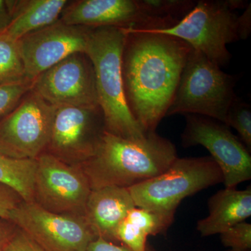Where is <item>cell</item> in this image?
Instances as JSON below:
<instances>
[{
	"mask_svg": "<svg viewBox=\"0 0 251 251\" xmlns=\"http://www.w3.org/2000/svg\"><path fill=\"white\" fill-rule=\"evenodd\" d=\"M122 55L126 100L146 133L166 116L192 48L171 35L127 29Z\"/></svg>",
	"mask_w": 251,
	"mask_h": 251,
	"instance_id": "1",
	"label": "cell"
},
{
	"mask_svg": "<svg viewBox=\"0 0 251 251\" xmlns=\"http://www.w3.org/2000/svg\"><path fill=\"white\" fill-rule=\"evenodd\" d=\"M177 157L174 144L156 131L132 139L105 130L93 155L80 166L92 190L128 188L161 174Z\"/></svg>",
	"mask_w": 251,
	"mask_h": 251,
	"instance_id": "2",
	"label": "cell"
},
{
	"mask_svg": "<svg viewBox=\"0 0 251 251\" xmlns=\"http://www.w3.org/2000/svg\"><path fill=\"white\" fill-rule=\"evenodd\" d=\"M251 6L243 0H200L176 25L147 31L178 38L219 67H226L232 57L227 45L250 35Z\"/></svg>",
	"mask_w": 251,
	"mask_h": 251,
	"instance_id": "3",
	"label": "cell"
},
{
	"mask_svg": "<svg viewBox=\"0 0 251 251\" xmlns=\"http://www.w3.org/2000/svg\"><path fill=\"white\" fill-rule=\"evenodd\" d=\"M126 39V28H92L85 54L93 66L105 130L123 138L139 139L148 133L135 120L126 100L122 77Z\"/></svg>",
	"mask_w": 251,
	"mask_h": 251,
	"instance_id": "4",
	"label": "cell"
},
{
	"mask_svg": "<svg viewBox=\"0 0 251 251\" xmlns=\"http://www.w3.org/2000/svg\"><path fill=\"white\" fill-rule=\"evenodd\" d=\"M237 76L202 53L191 49L166 116L181 114L214 119L225 125L227 111L237 96Z\"/></svg>",
	"mask_w": 251,
	"mask_h": 251,
	"instance_id": "5",
	"label": "cell"
},
{
	"mask_svg": "<svg viewBox=\"0 0 251 251\" xmlns=\"http://www.w3.org/2000/svg\"><path fill=\"white\" fill-rule=\"evenodd\" d=\"M224 181L221 168L210 156L177 157L161 174L128 190L135 206L176 211L185 198Z\"/></svg>",
	"mask_w": 251,
	"mask_h": 251,
	"instance_id": "6",
	"label": "cell"
},
{
	"mask_svg": "<svg viewBox=\"0 0 251 251\" xmlns=\"http://www.w3.org/2000/svg\"><path fill=\"white\" fill-rule=\"evenodd\" d=\"M55 111L31 89L0 119V152L14 159H36L49 145Z\"/></svg>",
	"mask_w": 251,
	"mask_h": 251,
	"instance_id": "7",
	"label": "cell"
},
{
	"mask_svg": "<svg viewBox=\"0 0 251 251\" xmlns=\"http://www.w3.org/2000/svg\"><path fill=\"white\" fill-rule=\"evenodd\" d=\"M36 161L34 202L55 214L84 216L92 188L81 167L67 164L48 152Z\"/></svg>",
	"mask_w": 251,
	"mask_h": 251,
	"instance_id": "8",
	"label": "cell"
},
{
	"mask_svg": "<svg viewBox=\"0 0 251 251\" xmlns=\"http://www.w3.org/2000/svg\"><path fill=\"white\" fill-rule=\"evenodd\" d=\"M185 117L186 126L181 137L183 147L205 148L222 171L225 187L237 188L251 179V151L228 126L209 117Z\"/></svg>",
	"mask_w": 251,
	"mask_h": 251,
	"instance_id": "9",
	"label": "cell"
},
{
	"mask_svg": "<svg viewBox=\"0 0 251 251\" xmlns=\"http://www.w3.org/2000/svg\"><path fill=\"white\" fill-rule=\"evenodd\" d=\"M9 221L46 251H87L96 239L84 216L55 214L23 201Z\"/></svg>",
	"mask_w": 251,
	"mask_h": 251,
	"instance_id": "10",
	"label": "cell"
},
{
	"mask_svg": "<svg viewBox=\"0 0 251 251\" xmlns=\"http://www.w3.org/2000/svg\"><path fill=\"white\" fill-rule=\"evenodd\" d=\"M105 130L99 105L56 108L45 152L67 164L80 166L93 155Z\"/></svg>",
	"mask_w": 251,
	"mask_h": 251,
	"instance_id": "11",
	"label": "cell"
},
{
	"mask_svg": "<svg viewBox=\"0 0 251 251\" xmlns=\"http://www.w3.org/2000/svg\"><path fill=\"white\" fill-rule=\"evenodd\" d=\"M32 90L56 108L99 105L93 66L83 52L42 73L33 82Z\"/></svg>",
	"mask_w": 251,
	"mask_h": 251,
	"instance_id": "12",
	"label": "cell"
},
{
	"mask_svg": "<svg viewBox=\"0 0 251 251\" xmlns=\"http://www.w3.org/2000/svg\"><path fill=\"white\" fill-rule=\"evenodd\" d=\"M92 28L69 25L60 19L17 41L26 77H36L69 56L85 53Z\"/></svg>",
	"mask_w": 251,
	"mask_h": 251,
	"instance_id": "13",
	"label": "cell"
},
{
	"mask_svg": "<svg viewBox=\"0 0 251 251\" xmlns=\"http://www.w3.org/2000/svg\"><path fill=\"white\" fill-rule=\"evenodd\" d=\"M61 16V21L69 25L156 29L139 0H81L68 3Z\"/></svg>",
	"mask_w": 251,
	"mask_h": 251,
	"instance_id": "14",
	"label": "cell"
},
{
	"mask_svg": "<svg viewBox=\"0 0 251 251\" xmlns=\"http://www.w3.org/2000/svg\"><path fill=\"white\" fill-rule=\"evenodd\" d=\"M135 206L128 188L105 186L92 190L84 218L96 238L119 244L117 229Z\"/></svg>",
	"mask_w": 251,
	"mask_h": 251,
	"instance_id": "15",
	"label": "cell"
},
{
	"mask_svg": "<svg viewBox=\"0 0 251 251\" xmlns=\"http://www.w3.org/2000/svg\"><path fill=\"white\" fill-rule=\"evenodd\" d=\"M209 214L197 222L196 228L202 237L221 234L251 216V187L244 190L225 188L208 200Z\"/></svg>",
	"mask_w": 251,
	"mask_h": 251,
	"instance_id": "16",
	"label": "cell"
},
{
	"mask_svg": "<svg viewBox=\"0 0 251 251\" xmlns=\"http://www.w3.org/2000/svg\"><path fill=\"white\" fill-rule=\"evenodd\" d=\"M11 13V22L4 31L10 39L17 41L31 32L58 21L67 0H6Z\"/></svg>",
	"mask_w": 251,
	"mask_h": 251,
	"instance_id": "17",
	"label": "cell"
},
{
	"mask_svg": "<svg viewBox=\"0 0 251 251\" xmlns=\"http://www.w3.org/2000/svg\"><path fill=\"white\" fill-rule=\"evenodd\" d=\"M175 212L135 206L117 229L119 244L132 251H147L149 236L166 233L174 222Z\"/></svg>",
	"mask_w": 251,
	"mask_h": 251,
	"instance_id": "18",
	"label": "cell"
},
{
	"mask_svg": "<svg viewBox=\"0 0 251 251\" xmlns=\"http://www.w3.org/2000/svg\"><path fill=\"white\" fill-rule=\"evenodd\" d=\"M35 160H18L0 152V184L14 189L25 202L34 201Z\"/></svg>",
	"mask_w": 251,
	"mask_h": 251,
	"instance_id": "19",
	"label": "cell"
},
{
	"mask_svg": "<svg viewBox=\"0 0 251 251\" xmlns=\"http://www.w3.org/2000/svg\"><path fill=\"white\" fill-rule=\"evenodd\" d=\"M139 2L154 23V30L169 29L176 25L196 4L192 0H139Z\"/></svg>",
	"mask_w": 251,
	"mask_h": 251,
	"instance_id": "20",
	"label": "cell"
},
{
	"mask_svg": "<svg viewBox=\"0 0 251 251\" xmlns=\"http://www.w3.org/2000/svg\"><path fill=\"white\" fill-rule=\"evenodd\" d=\"M27 80L17 41L0 33V84ZM31 81V80H30Z\"/></svg>",
	"mask_w": 251,
	"mask_h": 251,
	"instance_id": "21",
	"label": "cell"
},
{
	"mask_svg": "<svg viewBox=\"0 0 251 251\" xmlns=\"http://www.w3.org/2000/svg\"><path fill=\"white\" fill-rule=\"evenodd\" d=\"M225 125L235 129L244 145L251 151V107L242 99H234L227 111Z\"/></svg>",
	"mask_w": 251,
	"mask_h": 251,
	"instance_id": "22",
	"label": "cell"
},
{
	"mask_svg": "<svg viewBox=\"0 0 251 251\" xmlns=\"http://www.w3.org/2000/svg\"><path fill=\"white\" fill-rule=\"evenodd\" d=\"M34 81L0 84V119L7 115L32 89Z\"/></svg>",
	"mask_w": 251,
	"mask_h": 251,
	"instance_id": "23",
	"label": "cell"
},
{
	"mask_svg": "<svg viewBox=\"0 0 251 251\" xmlns=\"http://www.w3.org/2000/svg\"><path fill=\"white\" fill-rule=\"evenodd\" d=\"M225 247L234 251L251 250V224L239 223L220 234Z\"/></svg>",
	"mask_w": 251,
	"mask_h": 251,
	"instance_id": "24",
	"label": "cell"
},
{
	"mask_svg": "<svg viewBox=\"0 0 251 251\" xmlns=\"http://www.w3.org/2000/svg\"><path fill=\"white\" fill-rule=\"evenodd\" d=\"M22 201V198L14 189L0 184V218L9 221L11 211Z\"/></svg>",
	"mask_w": 251,
	"mask_h": 251,
	"instance_id": "25",
	"label": "cell"
},
{
	"mask_svg": "<svg viewBox=\"0 0 251 251\" xmlns=\"http://www.w3.org/2000/svg\"><path fill=\"white\" fill-rule=\"evenodd\" d=\"M4 251H46L27 234L18 228Z\"/></svg>",
	"mask_w": 251,
	"mask_h": 251,
	"instance_id": "26",
	"label": "cell"
},
{
	"mask_svg": "<svg viewBox=\"0 0 251 251\" xmlns=\"http://www.w3.org/2000/svg\"><path fill=\"white\" fill-rule=\"evenodd\" d=\"M87 251H132L122 244H115L101 239L96 238L90 243ZM147 251H157L151 246L148 245Z\"/></svg>",
	"mask_w": 251,
	"mask_h": 251,
	"instance_id": "27",
	"label": "cell"
},
{
	"mask_svg": "<svg viewBox=\"0 0 251 251\" xmlns=\"http://www.w3.org/2000/svg\"><path fill=\"white\" fill-rule=\"evenodd\" d=\"M17 229V226L11 221L0 218V251H4Z\"/></svg>",
	"mask_w": 251,
	"mask_h": 251,
	"instance_id": "28",
	"label": "cell"
},
{
	"mask_svg": "<svg viewBox=\"0 0 251 251\" xmlns=\"http://www.w3.org/2000/svg\"><path fill=\"white\" fill-rule=\"evenodd\" d=\"M10 13L6 0H0V33H2L9 27L11 22Z\"/></svg>",
	"mask_w": 251,
	"mask_h": 251,
	"instance_id": "29",
	"label": "cell"
},
{
	"mask_svg": "<svg viewBox=\"0 0 251 251\" xmlns=\"http://www.w3.org/2000/svg\"><path fill=\"white\" fill-rule=\"evenodd\" d=\"M224 251H234V250H231V249H228V250Z\"/></svg>",
	"mask_w": 251,
	"mask_h": 251,
	"instance_id": "30",
	"label": "cell"
}]
</instances>
